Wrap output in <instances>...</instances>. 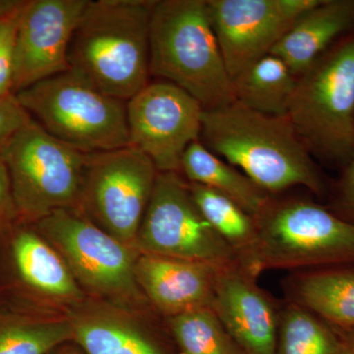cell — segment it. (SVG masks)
I'll use <instances>...</instances> for the list:
<instances>
[{
    "instance_id": "cell-24",
    "label": "cell",
    "mask_w": 354,
    "mask_h": 354,
    "mask_svg": "<svg viewBox=\"0 0 354 354\" xmlns=\"http://www.w3.org/2000/svg\"><path fill=\"white\" fill-rule=\"evenodd\" d=\"M169 327L177 354H245L211 307L169 317Z\"/></svg>"
},
{
    "instance_id": "cell-8",
    "label": "cell",
    "mask_w": 354,
    "mask_h": 354,
    "mask_svg": "<svg viewBox=\"0 0 354 354\" xmlns=\"http://www.w3.org/2000/svg\"><path fill=\"white\" fill-rule=\"evenodd\" d=\"M158 174L152 160L132 146L91 153L77 209L104 232L136 249L137 235Z\"/></svg>"
},
{
    "instance_id": "cell-3",
    "label": "cell",
    "mask_w": 354,
    "mask_h": 354,
    "mask_svg": "<svg viewBox=\"0 0 354 354\" xmlns=\"http://www.w3.org/2000/svg\"><path fill=\"white\" fill-rule=\"evenodd\" d=\"M150 74L192 95L204 109L235 102L232 79L207 0H158L150 22Z\"/></svg>"
},
{
    "instance_id": "cell-16",
    "label": "cell",
    "mask_w": 354,
    "mask_h": 354,
    "mask_svg": "<svg viewBox=\"0 0 354 354\" xmlns=\"http://www.w3.org/2000/svg\"><path fill=\"white\" fill-rule=\"evenodd\" d=\"M353 29L354 0H322L295 21L271 53L298 78Z\"/></svg>"
},
{
    "instance_id": "cell-29",
    "label": "cell",
    "mask_w": 354,
    "mask_h": 354,
    "mask_svg": "<svg viewBox=\"0 0 354 354\" xmlns=\"http://www.w3.org/2000/svg\"><path fill=\"white\" fill-rule=\"evenodd\" d=\"M19 218L14 200L10 176L3 157L0 153V230L12 225Z\"/></svg>"
},
{
    "instance_id": "cell-23",
    "label": "cell",
    "mask_w": 354,
    "mask_h": 354,
    "mask_svg": "<svg viewBox=\"0 0 354 354\" xmlns=\"http://www.w3.org/2000/svg\"><path fill=\"white\" fill-rule=\"evenodd\" d=\"M342 346L339 334L304 307H281L274 354H334Z\"/></svg>"
},
{
    "instance_id": "cell-15",
    "label": "cell",
    "mask_w": 354,
    "mask_h": 354,
    "mask_svg": "<svg viewBox=\"0 0 354 354\" xmlns=\"http://www.w3.org/2000/svg\"><path fill=\"white\" fill-rule=\"evenodd\" d=\"M216 270L205 263L145 253L135 263L139 288L169 318L211 306Z\"/></svg>"
},
{
    "instance_id": "cell-30",
    "label": "cell",
    "mask_w": 354,
    "mask_h": 354,
    "mask_svg": "<svg viewBox=\"0 0 354 354\" xmlns=\"http://www.w3.org/2000/svg\"><path fill=\"white\" fill-rule=\"evenodd\" d=\"M335 332L339 334L342 341L346 342L349 348L353 349L354 351V330H351V332H341V330H335Z\"/></svg>"
},
{
    "instance_id": "cell-32",
    "label": "cell",
    "mask_w": 354,
    "mask_h": 354,
    "mask_svg": "<svg viewBox=\"0 0 354 354\" xmlns=\"http://www.w3.org/2000/svg\"><path fill=\"white\" fill-rule=\"evenodd\" d=\"M58 354H85L83 351H78V349L75 348H65L64 351H60Z\"/></svg>"
},
{
    "instance_id": "cell-31",
    "label": "cell",
    "mask_w": 354,
    "mask_h": 354,
    "mask_svg": "<svg viewBox=\"0 0 354 354\" xmlns=\"http://www.w3.org/2000/svg\"><path fill=\"white\" fill-rule=\"evenodd\" d=\"M334 354H354V351L353 349L349 348L346 342L342 341V346H341V348H339V351H337V353Z\"/></svg>"
},
{
    "instance_id": "cell-6",
    "label": "cell",
    "mask_w": 354,
    "mask_h": 354,
    "mask_svg": "<svg viewBox=\"0 0 354 354\" xmlns=\"http://www.w3.org/2000/svg\"><path fill=\"white\" fill-rule=\"evenodd\" d=\"M14 95L39 127L80 152L130 146L127 102L104 94L72 69Z\"/></svg>"
},
{
    "instance_id": "cell-10",
    "label": "cell",
    "mask_w": 354,
    "mask_h": 354,
    "mask_svg": "<svg viewBox=\"0 0 354 354\" xmlns=\"http://www.w3.org/2000/svg\"><path fill=\"white\" fill-rule=\"evenodd\" d=\"M135 247L141 253L216 268L239 263L198 209L178 172H158Z\"/></svg>"
},
{
    "instance_id": "cell-26",
    "label": "cell",
    "mask_w": 354,
    "mask_h": 354,
    "mask_svg": "<svg viewBox=\"0 0 354 354\" xmlns=\"http://www.w3.org/2000/svg\"><path fill=\"white\" fill-rule=\"evenodd\" d=\"M32 118L15 95L0 97V153L18 132Z\"/></svg>"
},
{
    "instance_id": "cell-5",
    "label": "cell",
    "mask_w": 354,
    "mask_h": 354,
    "mask_svg": "<svg viewBox=\"0 0 354 354\" xmlns=\"http://www.w3.org/2000/svg\"><path fill=\"white\" fill-rule=\"evenodd\" d=\"M254 274L354 265V225L310 200L272 201L255 218Z\"/></svg>"
},
{
    "instance_id": "cell-14",
    "label": "cell",
    "mask_w": 354,
    "mask_h": 354,
    "mask_svg": "<svg viewBox=\"0 0 354 354\" xmlns=\"http://www.w3.org/2000/svg\"><path fill=\"white\" fill-rule=\"evenodd\" d=\"M257 279L239 263L218 268L211 309L245 354H274L279 313Z\"/></svg>"
},
{
    "instance_id": "cell-2",
    "label": "cell",
    "mask_w": 354,
    "mask_h": 354,
    "mask_svg": "<svg viewBox=\"0 0 354 354\" xmlns=\"http://www.w3.org/2000/svg\"><path fill=\"white\" fill-rule=\"evenodd\" d=\"M155 1L88 0L69 48L70 69L104 94L127 102L150 81Z\"/></svg>"
},
{
    "instance_id": "cell-9",
    "label": "cell",
    "mask_w": 354,
    "mask_h": 354,
    "mask_svg": "<svg viewBox=\"0 0 354 354\" xmlns=\"http://www.w3.org/2000/svg\"><path fill=\"white\" fill-rule=\"evenodd\" d=\"M36 223L37 232L88 290L121 301L141 297L135 277L136 249L104 232L77 209H57Z\"/></svg>"
},
{
    "instance_id": "cell-27",
    "label": "cell",
    "mask_w": 354,
    "mask_h": 354,
    "mask_svg": "<svg viewBox=\"0 0 354 354\" xmlns=\"http://www.w3.org/2000/svg\"><path fill=\"white\" fill-rule=\"evenodd\" d=\"M18 16L7 22L0 35V97L13 95L14 48Z\"/></svg>"
},
{
    "instance_id": "cell-28",
    "label": "cell",
    "mask_w": 354,
    "mask_h": 354,
    "mask_svg": "<svg viewBox=\"0 0 354 354\" xmlns=\"http://www.w3.org/2000/svg\"><path fill=\"white\" fill-rule=\"evenodd\" d=\"M330 209L354 225V158L344 165L342 176L335 184L334 206Z\"/></svg>"
},
{
    "instance_id": "cell-33",
    "label": "cell",
    "mask_w": 354,
    "mask_h": 354,
    "mask_svg": "<svg viewBox=\"0 0 354 354\" xmlns=\"http://www.w3.org/2000/svg\"><path fill=\"white\" fill-rule=\"evenodd\" d=\"M17 16H16V17H17ZM12 19H13V18H12ZM10 20L11 19L0 20V35H1L2 31H3L4 27H6L7 22H8V21H10Z\"/></svg>"
},
{
    "instance_id": "cell-17",
    "label": "cell",
    "mask_w": 354,
    "mask_h": 354,
    "mask_svg": "<svg viewBox=\"0 0 354 354\" xmlns=\"http://www.w3.org/2000/svg\"><path fill=\"white\" fill-rule=\"evenodd\" d=\"M288 288L290 301L335 330H354V265L297 272Z\"/></svg>"
},
{
    "instance_id": "cell-20",
    "label": "cell",
    "mask_w": 354,
    "mask_h": 354,
    "mask_svg": "<svg viewBox=\"0 0 354 354\" xmlns=\"http://www.w3.org/2000/svg\"><path fill=\"white\" fill-rule=\"evenodd\" d=\"M70 320L73 341L85 354H171L150 333L118 317L91 313Z\"/></svg>"
},
{
    "instance_id": "cell-19",
    "label": "cell",
    "mask_w": 354,
    "mask_h": 354,
    "mask_svg": "<svg viewBox=\"0 0 354 354\" xmlns=\"http://www.w3.org/2000/svg\"><path fill=\"white\" fill-rule=\"evenodd\" d=\"M12 254L21 278L32 288L58 299L83 297L66 263L38 232L21 230L14 236Z\"/></svg>"
},
{
    "instance_id": "cell-18",
    "label": "cell",
    "mask_w": 354,
    "mask_h": 354,
    "mask_svg": "<svg viewBox=\"0 0 354 354\" xmlns=\"http://www.w3.org/2000/svg\"><path fill=\"white\" fill-rule=\"evenodd\" d=\"M180 171L190 183L206 186L230 198L253 218L271 202V195L234 165L209 151L200 140L193 142L181 158Z\"/></svg>"
},
{
    "instance_id": "cell-1",
    "label": "cell",
    "mask_w": 354,
    "mask_h": 354,
    "mask_svg": "<svg viewBox=\"0 0 354 354\" xmlns=\"http://www.w3.org/2000/svg\"><path fill=\"white\" fill-rule=\"evenodd\" d=\"M200 141L269 195L293 186L318 196L327 190L288 115L259 113L237 102L204 109Z\"/></svg>"
},
{
    "instance_id": "cell-4",
    "label": "cell",
    "mask_w": 354,
    "mask_h": 354,
    "mask_svg": "<svg viewBox=\"0 0 354 354\" xmlns=\"http://www.w3.org/2000/svg\"><path fill=\"white\" fill-rule=\"evenodd\" d=\"M288 118L310 153L333 164L354 158V32L297 78Z\"/></svg>"
},
{
    "instance_id": "cell-12",
    "label": "cell",
    "mask_w": 354,
    "mask_h": 354,
    "mask_svg": "<svg viewBox=\"0 0 354 354\" xmlns=\"http://www.w3.org/2000/svg\"><path fill=\"white\" fill-rule=\"evenodd\" d=\"M322 0H207L232 79L272 48L295 21Z\"/></svg>"
},
{
    "instance_id": "cell-25",
    "label": "cell",
    "mask_w": 354,
    "mask_h": 354,
    "mask_svg": "<svg viewBox=\"0 0 354 354\" xmlns=\"http://www.w3.org/2000/svg\"><path fill=\"white\" fill-rule=\"evenodd\" d=\"M69 341L70 319L0 321V354H48Z\"/></svg>"
},
{
    "instance_id": "cell-11",
    "label": "cell",
    "mask_w": 354,
    "mask_h": 354,
    "mask_svg": "<svg viewBox=\"0 0 354 354\" xmlns=\"http://www.w3.org/2000/svg\"><path fill=\"white\" fill-rule=\"evenodd\" d=\"M203 111L174 84L150 82L127 102L130 146L145 153L158 172L179 174L186 149L200 140Z\"/></svg>"
},
{
    "instance_id": "cell-13",
    "label": "cell",
    "mask_w": 354,
    "mask_h": 354,
    "mask_svg": "<svg viewBox=\"0 0 354 354\" xmlns=\"http://www.w3.org/2000/svg\"><path fill=\"white\" fill-rule=\"evenodd\" d=\"M88 0H28L21 9L14 48L13 95L68 71L69 48Z\"/></svg>"
},
{
    "instance_id": "cell-21",
    "label": "cell",
    "mask_w": 354,
    "mask_h": 354,
    "mask_svg": "<svg viewBox=\"0 0 354 354\" xmlns=\"http://www.w3.org/2000/svg\"><path fill=\"white\" fill-rule=\"evenodd\" d=\"M297 82L286 62L269 53L232 79L235 102L259 113L286 115Z\"/></svg>"
},
{
    "instance_id": "cell-22",
    "label": "cell",
    "mask_w": 354,
    "mask_h": 354,
    "mask_svg": "<svg viewBox=\"0 0 354 354\" xmlns=\"http://www.w3.org/2000/svg\"><path fill=\"white\" fill-rule=\"evenodd\" d=\"M188 188L198 209L234 251L239 264L256 277L253 272L258 242L255 218L216 190L190 183Z\"/></svg>"
},
{
    "instance_id": "cell-7",
    "label": "cell",
    "mask_w": 354,
    "mask_h": 354,
    "mask_svg": "<svg viewBox=\"0 0 354 354\" xmlns=\"http://www.w3.org/2000/svg\"><path fill=\"white\" fill-rule=\"evenodd\" d=\"M20 218L43 220L62 209H77L87 153L55 139L34 120L1 151Z\"/></svg>"
}]
</instances>
